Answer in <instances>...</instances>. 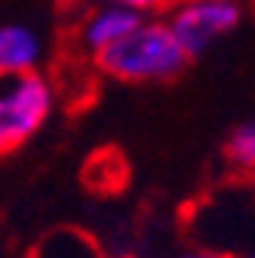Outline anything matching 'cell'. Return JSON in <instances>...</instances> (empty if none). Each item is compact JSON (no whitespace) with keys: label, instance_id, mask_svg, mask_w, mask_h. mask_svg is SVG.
<instances>
[{"label":"cell","instance_id":"obj_1","mask_svg":"<svg viewBox=\"0 0 255 258\" xmlns=\"http://www.w3.org/2000/svg\"><path fill=\"white\" fill-rule=\"evenodd\" d=\"M95 61L108 77L123 83H166L184 71L187 55L166 22L142 19L120 43L95 55Z\"/></svg>","mask_w":255,"mask_h":258},{"label":"cell","instance_id":"obj_2","mask_svg":"<svg viewBox=\"0 0 255 258\" xmlns=\"http://www.w3.org/2000/svg\"><path fill=\"white\" fill-rule=\"evenodd\" d=\"M52 83L40 71L0 77V157L40 133L52 114Z\"/></svg>","mask_w":255,"mask_h":258},{"label":"cell","instance_id":"obj_3","mask_svg":"<svg viewBox=\"0 0 255 258\" xmlns=\"http://www.w3.org/2000/svg\"><path fill=\"white\" fill-rule=\"evenodd\" d=\"M237 22H240V7L234 0H184L181 7H175L166 25L178 46L184 49V55L190 58L209 49L225 34H231Z\"/></svg>","mask_w":255,"mask_h":258},{"label":"cell","instance_id":"obj_4","mask_svg":"<svg viewBox=\"0 0 255 258\" xmlns=\"http://www.w3.org/2000/svg\"><path fill=\"white\" fill-rule=\"evenodd\" d=\"M139 22H142V16H136L133 10H123V7L111 4L102 10H92L86 16V22L80 28V40L92 55H99V52L111 49L114 43H120Z\"/></svg>","mask_w":255,"mask_h":258},{"label":"cell","instance_id":"obj_5","mask_svg":"<svg viewBox=\"0 0 255 258\" xmlns=\"http://www.w3.org/2000/svg\"><path fill=\"white\" fill-rule=\"evenodd\" d=\"M40 37L25 25H0V77L31 74L40 61Z\"/></svg>","mask_w":255,"mask_h":258},{"label":"cell","instance_id":"obj_6","mask_svg":"<svg viewBox=\"0 0 255 258\" xmlns=\"http://www.w3.org/2000/svg\"><path fill=\"white\" fill-rule=\"evenodd\" d=\"M225 157L240 175H255V120L237 126L231 133L225 145Z\"/></svg>","mask_w":255,"mask_h":258},{"label":"cell","instance_id":"obj_7","mask_svg":"<svg viewBox=\"0 0 255 258\" xmlns=\"http://www.w3.org/2000/svg\"><path fill=\"white\" fill-rule=\"evenodd\" d=\"M34 258H102L80 234H55L49 237Z\"/></svg>","mask_w":255,"mask_h":258},{"label":"cell","instance_id":"obj_8","mask_svg":"<svg viewBox=\"0 0 255 258\" xmlns=\"http://www.w3.org/2000/svg\"><path fill=\"white\" fill-rule=\"evenodd\" d=\"M111 4H117V7H123V10H133L136 16H142V13H148V10L166 7L169 0H111Z\"/></svg>","mask_w":255,"mask_h":258},{"label":"cell","instance_id":"obj_9","mask_svg":"<svg viewBox=\"0 0 255 258\" xmlns=\"http://www.w3.org/2000/svg\"><path fill=\"white\" fill-rule=\"evenodd\" d=\"M234 258H255V249L252 252H243V255H234Z\"/></svg>","mask_w":255,"mask_h":258}]
</instances>
